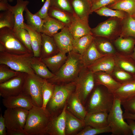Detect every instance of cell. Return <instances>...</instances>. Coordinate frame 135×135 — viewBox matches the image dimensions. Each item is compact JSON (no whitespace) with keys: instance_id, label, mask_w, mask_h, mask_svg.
Listing matches in <instances>:
<instances>
[{"instance_id":"6da1fadb","label":"cell","mask_w":135,"mask_h":135,"mask_svg":"<svg viewBox=\"0 0 135 135\" xmlns=\"http://www.w3.org/2000/svg\"><path fill=\"white\" fill-rule=\"evenodd\" d=\"M84 67L82 55L72 50L68 53L66 62L54 77L46 80L55 85L75 82Z\"/></svg>"},{"instance_id":"7a4b0ae2","label":"cell","mask_w":135,"mask_h":135,"mask_svg":"<svg viewBox=\"0 0 135 135\" xmlns=\"http://www.w3.org/2000/svg\"><path fill=\"white\" fill-rule=\"evenodd\" d=\"M52 117L46 109L34 105L29 110L24 130L27 135H46Z\"/></svg>"},{"instance_id":"3957f363","label":"cell","mask_w":135,"mask_h":135,"mask_svg":"<svg viewBox=\"0 0 135 135\" xmlns=\"http://www.w3.org/2000/svg\"><path fill=\"white\" fill-rule=\"evenodd\" d=\"M95 86L89 96L86 108L87 112L105 111L108 113L113 104L114 94L104 86Z\"/></svg>"},{"instance_id":"277c9868","label":"cell","mask_w":135,"mask_h":135,"mask_svg":"<svg viewBox=\"0 0 135 135\" xmlns=\"http://www.w3.org/2000/svg\"><path fill=\"white\" fill-rule=\"evenodd\" d=\"M55 85L53 94L46 108L52 116L57 115L58 111L64 107L76 88L74 82Z\"/></svg>"},{"instance_id":"5b68a950","label":"cell","mask_w":135,"mask_h":135,"mask_svg":"<svg viewBox=\"0 0 135 135\" xmlns=\"http://www.w3.org/2000/svg\"><path fill=\"white\" fill-rule=\"evenodd\" d=\"M114 97L113 104L108 116V125L111 128L112 135H132L128 124L124 120L121 101Z\"/></svg>"},{"instance_id":"8992f818","label":"cell","mask_w":135,"mask_h":135,"mask_svg":"<svg viewBox=\"0 0 135 135\" xmlns=\"http://www.w3.org/2000/svg\"><path fill=\"white\" fill-rule=\"evenodd\" d=\"M33 56L32 53L16 54L0 52V64H6L18 72L34 74L35 73L31 66Z\"/></svg>"},{"instance_id":"52a82bcc","label":"cell","mask_w":135,"mask_h":135,"mask_svg":"<svg viewBox=\"0 0 135 135\" xmlns=\"http://www.w3.org/2000/svg\"><path fill=\"white\" fill-rule=\"evenodd\" d=\"M0 52L16 54L31 53L21 42L13 30L6 27L0 29Z\"/></svg>"},{"instance_id":"ba28073f","label":"cell","mask_w":135,"mask_h":135,"mask_svg":"<svg viewBox=\"0 0 135 135\" xmlns=\"http://www.w3.org/2000/svg\"><path fill=\"white\" fill-rule=\"evenodd\" d=\"M74 82V92L84 105L95 86L94 74L87 67H84Z\"/></svg>"},{"instance_id":"9c48e42d","label":"cell","mask_w":135,"mask_h":135,"mask_svg":"<svg viewBox=\"0 0 135 135\" xmlns=\"http://www.w3.org/2000/svg\"><path fill=\"white\" fill-rule=\"evenodd\" d=\"M45 80L35 74H26L22 92L31 97L34 105L42 106V89Z\"/></svg>"},{"instance_id":"30bf717a","label":"cell","mask_w":135,"mask_h":135,"mask_svg":"<svg viewBox=\"0 0 135 135\" xmlns=\"http://www.w3.org/2000/svg\"><path fill=\"white\" fill-rule=\"evenodd\" d=\"M122 20L117 18L110 17L100 23L95 28H91L92 33L94 36L110 39L120 36Z\"/></svg>"},{"instance_id":"8fae6325","label":"cell","mask_w":135,"mask_h":135,"mask_svg":"<svg viewBox=\"0 0 135 135\" xmlns=\"http://www.w3.org/2000/svg\"><path fill=\"white\" fill-rule=\"evenodd\" d=\"M28 111L20 108H7L3 115L6 129L24 130Z\"/></svg>"},{"instance_id":"7c38bea8","label":"cell","mask_w":135,"mask_h":135,"mask_svg":"<svg viewBox=\"0 0 135 135\" xmlns=\"http://www.w3.org/2000/svg\"><path fill=\"white\" fill-rule=\"evenodd\" d=\"M26 74L21 72L8 81L0 83V96L6 98L22 92Z\"/></svg>"},{"instance_id":"4fadbf2b","label":"cell","mask_w":135,"mask_h":135,"mask_svg":"<svg viewBox=\"0 0 135 135\" xmlns=\"http://www.w3.org/2000/svg\"><path fill=\"white\" fill-rule=\"evenodd\" d=\"M67 103L58 115L52 116L48 126L46 134L66 135V114Z\"/></svg>"},{"instance_id":"5bb4252c","label":"cell","mask_w":135,"mask_h":135,"mask_svg":"<svg viewBox=\"0 0 135 135\" xmlns=\"http://www.w3.org/2000/svg\"><path fill=\"white\" fill-rule=\"evenodd\" d=\"M2 103L6 108H20L28 110L34 105L31 97L22 92L17 95L3 98Z\"/></svg>"},{"instance_id":"9a60e30c","label":"cell","mask_w":135,"mask_h":135,"mask_svg":"<svg viewBox=\"0 0 135 135\" xmlns=\"http://www.w3.org/2000/svg\"><path fill=\"white\" fill-rule=\"evenodd\" d=\"M53 37L60 52L66 54L72 50L74 38L68 27L65 26Z\"/></svg>"},{"instance_id":"2e32d148","label":"cell","mask_w":135,"mask_h":135,"mask_svg":"<svg viewBox=\"0 0 135 135\" xmlns=\"http://www.w3.org/2000/svg\"><path fill=\"white\" fill-rule=\"evenodd\" d=\"M116 66L114 54L108 55L98 59L87 68L93 74L103 72L110 74Z\"/></svg>"},{"instance_id":"e0dca14e","label":"cell","mask_w":135,"mask_h":135,"mask_svg":"<svg viewBox=\"0 0 135 135\" xmlns=\"http://www.w3.org/2000/svg\"><path fill=\"white\" fill-rule=\"evenodd\" d=\"M74 14L80 20L88 22L89 15L92 12V4L88 0H70Z\"/></svg>"},{"instance_id":"ac0fdd59","label":"cell","mask_w":135,"mask_h":135,"mask_svg":"<svg viewBox=\"0 0 135 135\" xmlns=\"http://www.w3.org/2000/svg\"><path fill=\"white\" fill-rule=\"evenodd\" d=\"M84 105L74 92L68 100L66 109L78 118L84 120L88 112Z\"/></svg>"},{"instance_id":"d6986e66","label":"cell","mask_w":135,"mask_h":135,"mask_svg":"<svg viewBox=\"0 0 135 135\" xmlns=\"http://www.w3.org/2000/svg\"><path fill=\"white\" fill-rule=\"evenodd\" d=\"M95 86L102 85L113 93L120 86L121 84L116 81L110 74L103 72L94 73Z\"/></svg>"},{"instance_id":"ffe728a7","label":"cell","mask_w":135,"mask_h":135,"mask_svg":"<svg viewBox=\"0 0 135 135\" xmlns=\"http://www.w3.org/2000/svg\"><path fill=\"white\" fill-rule=\"evenodd\" d=\"M108 112L105 111H98L88 113L84 119L86 126L100 128L108 125Z\"/></svg>"},{"instance_id":"44dd1931","label":"cell","mask_w":135,"mask_h":135,"mask_svg":"<svg viewBox=\"0 0 135 135\" xmlns=\"http://www.w3.org/2000/svg\"><path fill=\"white\" fill-rule=\"evenodd\" d=\"M66 119V135L76 134L86 126L84 120L78 118L67 109Z\"/></svg>"},{"instance_id":"7402d4cb","label":"cell","mask_w":135,"mask_h":135,"mask_svg":"<svg viewBox=\"0 0 135 135\" xmlns=\"http://www.w3.org/2000/svg\"><path fill=\"white\" fill-rule=\"evenodd\" d=\"M42 42L40 58L43 59L52 56L59 51L53 37L41 33Z\"/></svg>"},{"instance_id":"603a6c76","label":"cell","mask_w":135,"mask_h":135,"mask_svg":"<svg viewBox=\"0 0 135 135\" xmlns=\"http://www.w3.org/2000/svg\"><path fill=\"white\" fill-rule=\"evenodd\" d=\"M74 16V20L68 27L74 39H77L88 34H92L91 28L90 27L88 22L83 21Z\"/></svg>"},{"instance_id":"cb8c5ba5","label":"cell","mask_w":135,"mask_h":135,"mask_svg":"<svg viewBox=\"0 0 135 135\" xmlns=\"http://www.w3.org/2000/svg\"><path fill=\"white\" fill-rule=\"evenodd\" d=\"M66 54L59 52L52 56L42 60L49 70L55 74L66 62L67 59Z\"/></svg>"},{"instance_id":"d4e9b609","label":"cell","mask_w":135,"mask_h":135,"mask_svg":"<svg viewBox=\"0 0 135 135\" xmlns=\"http://www.w3.org/2000/svg\"><path fill=\"white\" fill-rule=\"evenodd\" d=\"M16 4L15 6H11L10 10L14 14L15 21L13 30L18 28H24L23 12L29 3L27 0H16Z\"/></svg>"},{"instance_id":"484cf974","label":"cell","mask_w":135,"mask_h":135,"mask_svg":"<svg viewBox=\"0 0 135 135\" xmlns=\"http://www.w3.org/2000/svg\"><path fill=\"white\" fill-rule=\"evenodd\" d=\"M31 66L35 73L44 79L47 80L50 79L54 75L40 57L33 56Z\"/></svg>"},{"instance_id":"4316f807","label":"cell","mask_w":135,"mask_h":135,"mask_svg":"<svg viewBox=\"0 0 135 135\" xmlns=\"http://www.w3.org/2000/svg\"><path fill=\"white\" fill-rule=\"evenodd\" d=\"M48 16L63 24L68 28L75 18L74 14L52 6H50L48 11Z\"/></svg>"},{"instance_id":"83f0119b","label":"cell","mask_w":135,"mask_h":135,"mask_svg":"<svg viewBox=\"0 0 135 135\" xmlns=\"http://www.w3.org/2000/svg\"><path fill=\"white\" fill-rule=\"evenodd\" d=\"M114 96L121 101L135 94V79L122 84L113 93Z\"/></svg>"},{"instance_id":"f1b7e54d","label":"cell","mask_w":135,"mask_h":135,"mask_svg":"<svg viewBox=\"0 0 135 135\" xmlns=\"http://www.w3.org/2000/svg\"><path fill=\"white\" fill-rule=\"evenodd\" d=\"M41 33L53 37L65 26L56 20L48 16L44 19Z\"/></svg>"},{"instance_id":"f546056e","label":"cell","mask_w":135,"mask_h":135,"mask_svg":"<svg viewBox=\"0 0 135 135\" xmlns=\"http://www.w3.org/2000/svg\"><path fill=\"white\" fill-rule=\"evenodd\" d=\"M108 54H103L100 52L97 48L94 40L82 55V60L84 66L87 67L99 58Z\"/></svg>"},{"instance_id":"4dcf8cb0","label":"cell","mask_w":135,"mask_h":135,"mask_svg":"<svg viewBox=\"0 0 135 135\" xmlns=\"http://www.w3.org/2000/svg\"><path fill=\"white\" fill-rule=\"evenodd\" d=\"M24 28L30 34L34 56L40 57L42 42L41 33L37 32L25 23Z\"/></svg>"},{"instance_id":"1f68e13d","label":"cell","mask_w":135,"mask_h":135,"mask_svg":"<svg viewBox=\"0 0 135 135\" xmlns=\"http://www.w3.org/2000/svg\"><path fill=\"white\" fill-rule=\"evenodd\" d=\"M94 38V36L92 34H89L74 39L72 50L82 55L93 42Z\"/></svg>"},{"instance_id":"d6a6232c","label":"cell","mask_w":135,"mask_h":135,"mask_svg":"<svg viewBox=\"0 0 135 135\" xmlns=\"http://www.w3.org/2000/svg\"><path fill=\"white\" fill-rule=\"evenodd\" d=\"M114 43L120 51L127 53H132L135 46V39L130 37L120 36L115 40Z\"/></svg>"},{"instance_id":"836d02e7","label":"cell","mask_w":135,"mask_h":135,"mask_svg":"<svg viewBox=\"0 0 135 135\" xmlns=\"http://www.w3.org/2000/svg\"><path fill=\"white\" fill-rule=\"evenodd\" d=\"M24 11L26 12L25 16L26 24L37 32L41 33L44 19L35 14H32L27 7Z\"/></svg>"},{"instance_id":"e575fe53","label":"cell","mask_w":135,"mask_h":135,"mask_svg":"<svg viewBox=\"0 0 135 135\" xmlns=\"http://www.w3.org/2000/svg\"><path fill=\"white\" fill-rule=\"evenodd\" d=\"M120 36L130 37L135 39V19L128 14L122 20Z\"/></svg>"},{"instance_id":"d590c367","label":"cell","mask_w":135,"mask_h":135,"mask_svg":"<svg viewBox=\"0 0 135 135\" xmlns=\"http://www.w3.org/2000/svg\"><path fill=\"white\" fill-rule=\"evenodd\" d=\"M106 6L111 9L124 12L132 16L135 12V0H121Z\"/></svg>"},{"instance_id":"8d00e7d4","label":"cell","mask_w":135,"mask_h":135,"mask_svg":"<svg viewBox=\"0 0 135 135\" xmlns=\"http://www.w3.org/2000/svg\"><path fill=\"white\" fill-rule=\"evenodd\" d=\"M94 36V41L96 47L101 53L105 54H114L115 49L112 44L103 37Z\"/></svg>"},{"instance_id":"74e56055","label":"cell","mask_w":135,"mask_h":135,"mask_svg":"<svg viewBox=\"0 0 135 135\" xmlns=\"http://www.w3.org/2000/svg\"><path fill=\"white\" fill-rule=\"evenodd\" d=\"M94 12L100 16L117 18L122 20L125 18L128 15L124 12L111 9L105 6L102 7Z\"/></svg>"},{"instance_id":"f35d334b","label":"cell","mask_w":135,"mask_h":135,"mask_svg":"<svg viewBox=\"0 0 135 135\" xmlns=\"http://www.w3.org/2000/svg\"><path fill=\"white\" fill-rule=\"evenodd\" d=\"M13 30L22 44L30 52L33 53L31 46V37L29 32L24 28H18Z\"/></svg>"},{"instance_id":"ab89813d","label":"cell","mask_w":135,"mask_h":135,"mask_svg":"<svg viewBox=\"0 0 135 135\" xmlns=\"http://www.w3.org/2000/svg\"><path fill=\"white\" fill-rule=\"evenodd\" d=\"M115 60L116 65L118 68L133 76L135 74V61L130 55L124 59H115Z\"/></svg>"},{"instance_id":"60d3db41","label":"cell","mask_w":135,"mask_h":135,"mask_svg":"<svg viewBox=\"0 0 135 135\" xmlns=\"http://www.w3.org/2000/svg\"><path fill=\"white\" fill-rule=\"evenodd\" d=\"M55 85L45 80L42 89V96L43 101L42 107L46 109V106L54 92Z\"/></svg>"},{"instance_id":"b9f144b4","label":"cell","mask_w":135,"mask_h":135,"mask_svg":"<svg viewBox=\"0 0 135 135\" xmlns=\"http://www.w3.org/2000/svg\"><path fill=\"white\" fill-rule=\"evenodd\" d=\"M15 21L13 13L11 10L4 11L0 14V29L7 27L13 30Z\"/></svg>"},{"instance_id":"7bdbcfd3","label":"cell","mask_w":135,"mask_h":135,"mask_svg":"<svg viewBox=\"0 0 135 135\" xmlns=\"http://www.w3.org/2000/svg\"><path fill=\"white\" fill-rule=\"evenodd\" d=\"M21 72L12 69L6 64H0V83L8 81Z\"/></svg>"},{"instance_id":"ee69618b","label":"cell","mask_w":135,"mask_h":135,"mask_svg":"<svg viewBox=\"0 0 135 135\" xmlns=\"http://www.w3.org/2000/svg\"><path fill=\"white\" fill-rule=\"evenodd\" d=\"M111 128L109 125L100 128H96L90 126H86L76 135H96L104 133L111 132Z\"/></svg>"},{"instance_id":"f6af8a7d","label":"cell","mask_w":135,"mask_h":135,"mask_svg":"<svg viewBox=\"0 0 135 135\" xmlns=\"http://www.w3.org/2000/svg\"><path fill=\"white\" fill-rule=\"evenodd\" d=\"M50 6L54 7L74 14L70 0H50Z\"/></svg>"},{"instance_id":"bcb514c9","label":"cell","mask_w":135,"mask_h":135,"mask_svg":"<svg viewBox=\"0 0 135 135\" xmlns=\"http://www.w3.org/2000/svg\"><path fill=\"white\" fill-rule=\"evenodd\" d=\"M115 80L122 84L134 79L133 76L123 70H116L114 72Z\"/></svg>"},{"instance_id":"7dc6e473","label":"cell","mask_w":135,"mask_h":135,"mask_svg":"<svg viewBox=\"0 0 135 135\" xmlns=\"http://www.w3.org/2000/svg\"><path fill=\"white\" fill-rule=\"evenodd\" d=\"M121 104L125 111L135 114V94L121 101Z\"/></svg>"},{"instance_id":"c3c4849f","label":"cell","mask_w":135,"mask_h":135,"mask_svg":"<svg viewBox=\"0 0 135 135\" xmlns=\"http://www.w3.org/2000/svg\"><path fill=\"white\" fill-rule=\"evenodd\" d=\"M121 0H98L92 4L91 12L92 13L104 6H107L115 3Z\"/></svg>"},{"instance_id":"681fc988","label":"cell","mask_w":135,"mask_h":135,"mask_svg":"<svg viewBox=\"0 0 135 135\" xmlns=\"http://www.w3.org/2000/svg\"><path fill=\"white\" fill-rule=\"evenodd\" d=\"M50 0H46L41 8L35 14L44 19L48 16V11Z\"/></svg>"},{"instance_id":"f907efd6","label":"cell","mask_w":135,"mask_h":135,"mask_svg":"<svg viewBox=\"0 0 135 135\" xmlns=\"http://www.w3.org/2000/svg\"><path fill=\"white\" fill-rule=\"evenodd\" d=\"M6 135V128L5 120L1 112L0 116V135Z\"/></svg>"},{"instance_id":"816d5d0a","label":"cell","mask_w":135,"mask_h":135,"mask_svg":"<svg viewBox=\"0 0 135 135\" xmlns=\"http://www.w3.org/2000/svg\"><path fill=\"white\" fill-rule=\"evenodd\" d=\"M6 132L8 135H27L24 130L6 129Z\"/></svg>"},{"instance_id":"f5cc1de1","label":"cell","mask_w":135,"mask_h":135,"mask_svg":"<svg viewBox=\"0 0 135 135\" xmlns=\"http://www.w3.org/2000/svg\"><path fill=\"white\" fill-rule=\"evenodd\" d=\"M0 10L4 11L10 10L11 5L8 4L7 0H0Z\"/></svg>"},{"instance_id":"db71d44e","label":"cell","mask_w":135,"mask_h":135,"mask_svg":"<svg viewBox=\"0 0 135 135\" xmlns=\"http://www.w3.org/2000/svg\"><path fill=\"white\" fill-rule=\"evenodd\" d=\"M126 120L132 134L135 135V120L131 119Z\"/></svg>"},{"instance_id":"11a10c76","label":"cell","mask_w":135,"mask_h":135,"mask_svg":"<svg viewBox=\"0 0 135 135\" xmlns=\"http://www.w3.org/2000/svg\"><path fill=\"white\" fill-rule=\"evenodd\" d=\"M123 116L124 119H131L135 120V114L125 111L123 114Z\"/></svg>"},{"instance_id":"9f6ffc18","label":"cell","mask_w":135,"mask_h":135,"mask_svg":"<svg viewBox=\"0 0 135 135\" xmlns=\"http://www.w3.org/2000/svg\"><path fill=\"white\" fill-rule=\"evenodd\" d=\"M130 56L135 61V46L132 52L130 55Z\"/></svg>"},{"instance_id":"6f0895ef","label":"cell","mask_w":135,"mask_h":135,"mask_svg":"<svg viewBox=\"0 0 135 135\" xmlns=\"http://www.w3.org/2000/svg\"><path fill=\"white\" fill-rule=\"evenodd\" d=\"M92 4L96 2V1H97L98 0H88Z\"/></svg>"},{"instance_id":"680465c9","label":"cell","mask_w":135,"mask_h":135,"mask_svg":"<svg viewBox=\"0 0 135 135\" xmlns=\"http://www.w3.org/2000/svg\"><path fill=\"white\" fill-rule=\"evenodd\" d=\"M134 19H135V12L131 16Z\"/></svg>"},{"instance_id":"91938a15","label":"cell","mask_w":135,"mask_h":135,"mask_svg":"<svg viewBox=\"0 0 135 135\" xmlns=\"http://www.w3.org/2000/svg\"><path fill=\"white\" fill-rule=\"evenodd\" d=\"M134 78V79H135V74L133 76Z\"/></svg>"},{"instance_id":"94428289","label":"cell","mask_w":135,"mask_h":135,"mask_svg":"<svg viewBox=\"0 0 135 135\" xmlns=\"http://www.w3.org/2000/svg\"><path fill=\"white\" fill-rule=\"evenodd\" d=\"M9 0L10 1V2H12V1L13 0Z\"/></svg>"}]
</instances>
